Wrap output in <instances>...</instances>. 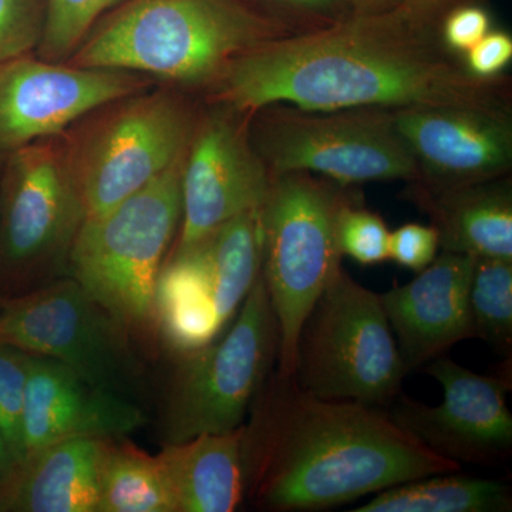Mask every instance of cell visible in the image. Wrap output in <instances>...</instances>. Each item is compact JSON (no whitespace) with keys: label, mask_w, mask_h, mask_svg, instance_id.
Returning a JSON list of instances; mask_svg holds the SVG:
<instances>
[{"label":"cell","mask_w":512,"mask_h":512,"mask_svg":"<svg viewBox=\"0 0 512 512\" xmlns=\"http://www.w3.org/2000/svg\"><path fill=\"white\" fill-rule=\"evenodd\" d=\"M45 9L46 0H0V62L36 50Z\"/></svg>","instance_id":"28"},{"label":"cell","mask_w":512,"mask_h":512,"mask_svg":"<svg viewBox=\"0 0 512 512\" xmlns=\"http://www.w3.org/2000/svg\"><path fill=\"white\" fill-rule=\"evenodd\" d=\"M197 121L165 90L111 101L63 138L86 218L116 207L187 153Z\"/></svg>","instance_id":"6"},{"label":"cell","mask_w":512,"mask_h":512,"mask_svg":"<svg viewBox=\"0 0 512 512\" xmlns=\"http://www.w3.org/2000/svg\"><path fill=\"white\" fill-rule=\"evenodd\" d=\"M446 2L448 0H406L407 5H412L414 8L424 10V12L439 8L440 5Z\"/></svg>","instance_id":"35"},{"label":"cell","mask_w":512,"mask_h":512,"mask_svg":"<svg viewBox=\"0 0 512 512\" xmlns=\"http://www.w3.org/2000/svg\"><path fill=\"white\" fill-rule=\"evenodd\" d=\"M363 10H382L406 3V0H352Z\"/></svg>","instance_id":"33"},{"label":"cell","mask_w":512,"mask_h":512,"mask_svg":"<svg viewBox=\"0 0 512 512\" xmlns=\"http://www.w3.org/2000/svg\"><path fill=\"white\" fill-rule=\"evenodd\" d=\"M434 474L393 485L376 493L353 512H507L512 494L507 484L488 478Z\"/></svg>","instance_id":"22"},{"label":"cell","mask_w":512,"mask_h":512,"mask_svg":"<svg viewBox=\"0 0 512 512\" xmlns=\"http://www.w3.org/2000/svg\"><path fill=\"white\" fill-rule=\"evenodd\" d=\"M471 269L473 256L443 251L409 284L379 293L407 373L474 338Z\"/></svg>","instance_id":"18"},{"label":"cell","mask_w":512,"mask_h":512,"mask_svg":"<svg viewBox=\"0 0 512 512\" xmlns=\"http://www.w3.org/2000/svg\"><path fill=\"white\" fill-rule=\"evenodd\" d=\"M278 328L262 274L210 345L178 356L165 393V444L244 424L278 357Z\"/></svg>","instance_id":"9"},{"label":"cell","mask_w":512,"mask_h":512,"mask_svg":"<svg viewBox=\"0 0 512 512\" xmlns=\"http://www.w3.org/2000/svg\"><path fill=\"white\" fill-rule=\"evenodd\" d=\"M106 441L63 440L30 453L0 491L3 510L97 512Z\"/></svg>","instance_id":"19"},{"label":"cell","mask_w":512,"mask_h":512,"mask_svg":"<svg viewBox=\"0 0 512 512\" xmlns=\"http://www.w3.org/2000/svg\"><path fill=\"white\" fill-rule=\"evenodd\" d=\"M339 245L342 255L360 265H377L389 259L390 231L375 212L346 205L340 212Z\"/></svg>","instance_id":"27"},{"label":"cell","mask_w":512,"mask_h":512,"mask_svg":"<svg viewBox=\"0 0 512 512\" xmlns=\"http://www.w3.org/2000/svg\"><path fill=\"white\" fill-rule=\"evenodd\" d=\"M3 158H5V154H0V173H2Z\"/></svg>","instance_id":"36"},{"label":"cell","mask_w":512,"mask_h":512,"mask_svg":"<svg viewBox=\"0 0 512 512\" xmlns=\"http://www.w3.org/2000/svg\"><path fill=\"white\" fill-rule=\"evenodd\" d=\"M271 183L272 174L235 111H212L195 124L185 154L183 217L174 251L190 247L244 212L261 210Z\"/></svg>","instance_id":"15"},{"label":"cell","mask_w":512,"mask_h":512,"mask_svg":"<svg viewBox=\"0 0 512 512\" xmlns=\"http://www.w3.org/2000/svg\"><path fill=\"white\" fill-rule=\"evenodd\" d=\"M120 0H46L45 23L36 50L49 62L66 63L94 22Z\"/></svg>","instance_id":"25"},{"label":"cell","mask_w":512,"mask_h":512,"mask_svg":"<svg viewBox=\"0 0 512 512\" xmlns=\"http://www.w3.org/2000/svg\"><path fill=\"white\" fill-rule=\"evenodd\" d=\"M97 512H174L158 457L119 439L107 440Z\"/></svg>","instance_id":"23"},{"label":"cell","mask_w":512,"mask_h":512,"mask_svg":"<svg viewBox=\"0 0 512 512\" xmlns=\"http://www.w3.org/2000/svg\"><path fill=\"white\" fill-rule=\"evenodd\" d=\"M249 412L245 495L261 510H328L393 485L461 471L382 407L322 399L276 372Z\"/></svg>","instance_id":"2"},{"label":"cell","mask_w":512,"mask_h":512,"mask_svg":"<svg viewBox=\"0 0 512 512\" xmlns=\"http://www.w3.org/2000/svg\"><path fill=\"white\" fill-rule=\"evenodd\" d=\"M443 387L439 406L400 393L390 416L404 430L440 456L463 464L497 466L512 451V414L505 376L478 375L446 356L424 366Z\"/></svg>","instance_id":"14"},{"label":"cell","mask_w":512,"mask_h":512,"mask_svg":"<svg viewBox=\"0 0 512 512\" xmlns=\"http://www.w3.org/2000/svg\"><path fill=\"white\" fill-rule=\"evenodd\" d=\"M349 198L309 173L272 175L261 210L262 278L278 328L279 376L292 377L309 312L342 266L340 212Z\"/></svg>","instance_id":"5"},{"label":"cell","mask_w":512,"mask_h":512,"mask_svg":"<svg viewBox=\"0 0 512 512\" xmlns=\"http://www.w3.org/2000/svg\"><path fill=\"white\" fill-rule=\"evenodd\" d=\"M157 457L174 512H232L244 500V424L165 444Z\"/></svg>","instance_id":"20"},{"label":"cell","mask_w":512,"mask_h":512,"mask_svg":"<svg viewBox=\"0 0 512 512\" xmlns=\"http://www.w3.org/2000/svg\"><path fill=\"white\" fill-rule=\"evenodd\" d=\"M261 210L232 218L164 262L154 316L171 355L210 345L237 316L262 271Z\"/></svg>","instance_id":"11"},{"label":"cell","mask_w":512,"mask_h":512,"mask_svg":"<svg viewBox=\"0 0 512 512\" xmlns=\"http://www.w3.org/2000/svg\"><path fill=\"white\" fill-rule=\"evenodd\" d=\"M0 342L59 360L93 386L130 402L144 387L140 343L70 276L0 301Z\"/></svg>","instance_id":"12"},{"label":"cell","mask_w":512,"mask_h":512,"mask_svg":"<svg viewBox=\"0 0 512 512\" xmlns=\"http://www.w3.org/2000/svg\"><path fill=\"white\" fill-rule=\"evenodd\" d=\"M144 421L137 403L93 386L59 360L30 353L23 412L25 458L57 441L120 440Z\"/></svg>","instance_id":"17"},{"label":"cell","mask_w":512,"mask_h":512,"mask_svg":"<svg viewBox=\"0 0 512 512\" xmlns=\"http://www.w3.org/2000/svg\"><path fill=\"white\" fill-rule=\"evenodd\" d=\"M394 127L436 190L495 180L512 161L507 109L424 106L392 110Z\"/></svg>","instance_id":"16"},{"label":"cell","mask_w":512,"mask_h":512,"mask_svg":"<svg viewBox=\"0 0 512 512\" xmlns=\"http://www.w3.org/2000/svg\"><path fill=\"white\" fill-rule=\"evenodd\" d=\"M427 13L402 3L269 40L229 64L214 82V99L239 116L276 103L318 111L505 109L494 84L451 59Z\"/></svg>","instance_id":"1"},{"label":"cell","mask_w":512,"mask_h":512,"mask_svg":"<svg viewBox=\"0 0 512 512\" xmlns=\"http://www.w3.org/2000/svg\"><path fill=\"white\" fill-rule=\"evenodd\" d=\"M84 214L63 138L35 141L3 158L0 173V301L69 276Z\"/></svg>","instance_id":"7"},{"label":"cell","mask_w":512,"mask_h":512,"mask_svg":"<svg viewBox=\"0 0 512 512\" xmlns=\"http://www.w3.org/2000/svg\"><path fill=\"white\" fill-rule=\"evenodd\" d=\"M511 59V37L501 32H488L468 50L466 69L478 79L490 80L503 72Z\"/></svg>","instance_id":"31"},{"label":"cell","mask_w":512,"mask_h":512,"mask_svg":"<svg viewBox=\"0 0 512 512\" xmlns=\"http://www.w3.org/2000/svg\"><path fill=\"white\" fill-rule=\"evenodd\" d=\"M30 353L0 342V434L15 468L25 458L23 412L28 386Z\"/></svg>","instance_id":"26"},{"label":"cell","mask_w":512,"mask_h":512,"mask_svg":"<svg viewBox=\"0 0 512 512\" xmlns=\"http://www.w3.org/2000/svg\"><path fill=\"white\" fill-rule=\"evenodd\" d=\"M284 2L291 3V5L301 6V8L323 10L333 8V6L338 5L339 0H284Z\"/></svg>","instance_id":"34"},{"label":"cell","mask_w":512,"mask_h":512,"mask_svg":"<svg viewBox=\"0 0 512 512\" xmlns=\"http://www.w3.org/2000/svg\"><path fill=\"white\" fill-rule=\"evenodd\" d=\"M439 249V232L433 225L406 224L390 232L389 259L416 274L436 259Z\"/></svg>","instance_id":"29"},{"label":"cell","mask_w":512,"mask_h":512,"mask_svg":"<svg viewBox=\"0 0 512 512\" xmlns=\"http://www.w3.org/2000/svg\"><path fill=\"white\" fill-rule=\"evenodd\" d=\"M406 375L379 293L340 269L303 323L293 380L322 399L382 407Z\"/></svg>","instance_id":"8"},{"label":"cell","mask_w":512,"mask_h":512,"mask_svg":"<svg viewBox=\"0 0 512 512\" xmlns=\"http://www.w3.org/2000/svg\"><path fill=\"white\" fill-rule=\"evenodd\" d=\"M184 158L116 207L84 218L70 251V278L138 343L157 338L154 293L183 217Z\"/></svg>","instance_id":"4"},{"label":"cell","mask_w":512,"mask_h":512,"mask_svg":"<svg viewBox=\"0 0 512 512\" xmlns=\"http://www.w3.org/2000/svg\"><path fill=\"white\" fill-rule=\"evenodd\" d=\"M0 511H5V510H3V498H2V494H0Z\"/></svg>","instance_id":"37"},{"label":"cell","mask_w":512,"mask_h":512,"mask_svg":"<svg viewBox=\"0 0 512 512\" xmlns=\"http://www.w3.org/2000/svg\"><path fill=\"white\" fill-rule=\"evenodd\" d=\"M286 35L284 26L239 0H130L66 63L185 86L214 83L237 57Z\"/></svg>","instance_id":"3"},{"label":"cell","mask_w":512,"mask_h":512,"mask_svg":"<svg viewBox=\"0 0 512 512\" xmlns=\"http://www.w3.org/2000/svg\"><path fill=\"white\" fill-rule=\"evenodd\" d=\"M490 32V18L477 6L457 8L444 20L441 37L444 45L453 52L467 53Z\"/></svg>","instance_id":"30"},{"label":"cell","mask_w":512,"mask_h":512,"mask_svg":"<svg viewBox=\"0 0 512 512\" xmlns=\"http://www.w3.org/2000/svg\"><path fill=\"white\" fill-rule=\"evenodd\" d=\"M414 197L429 212L443 251L512 261L510 184L484 183L431 188Z\"/></svg>","instance_id":"21"},{"label":"cell","mask_w":512,"mask_h":512,"mask_svg":"<svg viewBox=\"0 0 512 512\" xmlns=\"http://www.w3.org/2000/svg\"><path fill=\"white\" fill-rule=\"evenodd\" d=\"M13 473H15V463H13L5 440L0 434V491L8 485Z\"/></svg>","instance_id":"32"},{"label":"cell","mask_w":512,"mask_h":512,"mask_svg":"<svg viewBox=\"0 0 512 512\" xmlns=\"http://www.w3.org/2000/svg\"><path fill=\"white\" fill-rule=\"evenodd\" d=\"M468 305L474 338L485 340L501 353L512 346V261L473 258Z\"/></svg>","instance_id":"24"},{"label":"cell","mask_w":512,"mask_h":512,"mask_svg":"<svg viewBox=\"0 0 512 512\" xmlns=\"http://www.w3.org/2000/svg\"><path fill=\"white\" fill-rule=\"evenodd\" d=\"M249 117H255L252 146L272 175L303 171L342 184L420 177L392 110L318 111L276 103Z\"/></svg>","instance_id":"10"},{"label":"cell","mask_w":512,"mask_h":512,"mask_svg":"<svg viewBox=\"0 0 512 512\" xmlns=\"http://www.w3.org/2000/svg\"><path fill=\"white\" fill-rule=\"evenodd\" d=\"M143 74L49 62L39 56L0 62V154L45 138L111 101L146 92Z\"/></svg>","instance_id":"13"}]
</instances>
